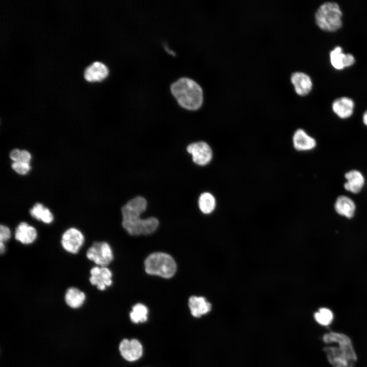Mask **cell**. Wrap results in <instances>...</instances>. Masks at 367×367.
<instances>
[{"instance_id": "cell-1", "label": "cell", "mask_w": 367, "mask_h": 367, "mask_svg": "<svg viewBox=\"0 0 367 367\" xmlns=\"http://www.w3.org/2000/svg\"><path fill=\"white\" fill-rule=\"evenodd\" d=\"M146 199L139 196L129 200L122 207V225L130 235H148L157 229L159 222L156 218H140L141 214L146 210Z\"/></svg>"}, {"instance_id": "cell-2", "label": "cell", "mask_w": 367, "mask_h": 367, "mask_svg": "<svg viewBox=\"0 0 367 367\" xmlns=\"http://www.w3.org/2000/svg\"><path fill=\"white\" fill-rule=\"evenodd\" d=\"M171 91L179 104L186 109L196 110L202 104V89L191 78L184 77L178 79L172 84Z\"/></svg>"}, {"instance_id": "cell-3", "label": "cell", "mask_w": 367, "mask_h": 367, "mask_svg": "<svg viewBox=\"0 0 367 367\" xmlns=\"http://www.w3.org/2000/svg\"><path fill=\"white\" fill-rule=\"evenodd\" d=\"M335 345H327L323 348L326 358L332 367H355L357 355L349 337L338 339Z\"/></svg>"}, {"instance_id": "cell-4", "label": "cell", "mask_w": 367, "mask_h": 367, "mask_svg": "<svg viewBox=\"0 0 367 367\" xmlns=\"http://www.w3.org/2000/svg\"><path fill=\"white\" fill-rule=\"evenodd\" d=\"M343 13L339 5L334 2L322 4L315 13L317 25L322 30L334 32L340 29L343 25Z\"/></svg>"}, {"instance_id": "cell-5", "label": "cell", "mask_w": 367, "mask_h": 367, "mask_svg": "<svg viewBox=\"0 0 367 367\" xmlns=\"http://www.w3.org/2000/svg\"><path fill=\"white\" fill-rule=\"evenodd\" d=\"M145 272L150 275L170 278L176 271V264L173 257L163 252H154L144 260Z\"/></svg>"}, {"instance_id": "cell-6", "label": "cell", "mask_w": 367, "mask_h": 367, "mask_svg": "<svg viewBox=\"0 0 367 367\" xmlns=\"http://www.w3.org/2000/svg\"><path fill=\"white\" fill-rule=\"evenodd\" d=\"M86 256L100 267H107L113 259L110 245L106 242H95L87 251Z\"/></svg>"}, {"instance_id": "cell-7", "label": "cell", "mask_w": 367, "mask_h": 367, "mask_svg": "<svg viewBox=\"0 0 367 367\" xmlns=\"http://www.w3.org/2000/svg\"><path fill=\"white\" fill-rule=\"evenodd\" d=\"M85 241L84 235L78 229L71 227L67 229L62 234L61 245L63 248L67 252L77 253Z\"/></svg>"}, {"instance_id": "cell-8", "label": "cell", "mask_w": 367, "mask_h": 367, "mask_svg": "<svg viewBox=\"0 0 367 367\" xmlns=\"http://www.w3.org/2000/svg\"><path fill=\"white\" fill-rule=\"evenodd\" d=\"M187 151L192 155L193 161L200 166L208 164L212 159L213 152L209 145L203 141L194 142L187 147Z\"/></svg>"}, {"instance_id": "cell-9", "label": "cell", "mask_w": 367, "mask_h": 367, "mask_svg": "<svg viewBox=\"0 0 367 367\" xmlns=\"http://www.w3.org/2000/svg\"><path fill=\"white\" fill-rule=\"evenodd\" d=\"M119 349L122 357L128 361L138 360L143 354L142 345L136 339H124L120 343Z\"/></svg>"}, {"instance_id": "cell-10", "label": "cell", "mask_w": 367, "mask_h": 367, "mask_svg": "<svg viewBox=\"0 0 367 367\" xmlns=\"http://www.w3.org/2000/svg\"><path fill=\"white\" fill-rule=\"evenodd\" d=\"M89 281L93 285L100 291L104 290L112 283V273L106 267L95 266L90 270Z\"/></svg>"}, {"instance_id": "cell-11", "label": "cell", "mask_w": 367, "mask_h": 367, "mask_svg": "<svg viewBox=\"0 0 367 367\" xmlns=\"http://www.w3.org/2000/svg\"><path fill=\"white\" fill-rule=\"evenodd\" d=\"M330 63L336 70H342L350 67L355 63L354 56L351 54H345L339 46L335 47L329 53Z\"/></svg>"}, {"instance_id": "cell-12", "label": "cell", "mask_w": 367, "mask_h": 367, "mask_svg": "<svg viewBox=\"0 0 367 367\" xmlns=\"http://www.w3.org/2000/svg\"><path fill=\"white\" fill-rule=\"evenodd\" d=\"M355 103L352 99L348 97H340L332 102L333 112L341 119L350 117L354 112Z\"/></svg>"}, {"instance_id": "cell-13", "label": "cell", "mask_w": 367, "mask_h": 367, "mask_svg": "<svg viewBox=\"0 0 367 367\" xmlns=\"http://www.w3.org/2000/svg\"><path fill=\"white\" fill-rule=\"evenodd\" d=\"M291 82L294 86L297 94L305 96L308 94L312 88V82L310 77L302 72H296L292 74Z\"/></svg>"}, {"instance_id": "cell-14", "label": "cell", "mask_w": 367, "mask_h": 367, "mask_svg": "<svg viewBox=\"0 0 367 367\" xmlns=\"http://www.w3.org/2000/svg\"><path fill=\"white\" fill-rule=\"evenodd\" d=\"M14 237L16 240L23 244L33 243L37 239L36 228L25 222L20 223L15 228Z\"/></svg>"}, {"instance_id": "cell-15", "label": "cell", "mask_w": 367, "mask_h": 367, "mask_svg": "<svg viewBox=\"0 0 367 367\" xmlns=\"http://www.w3.org/2000/svg\"><path fill=\"white\" fill-rule=\"evenodd\" d=\"M295 148L298 151H309L314 149L317 145L315 139L302 129H297L293 137Z\"/></svg>"}, {"instance_id": "cell-16", "label": "cell", "mask_w": 367, "mask_h": 367, "mask_svg": "<svg viewBox=\"0 0 367 367\" xmlns=\"http://www.w3.org/2000/svg\"><path fill=\"white\" fill-rule=\"evenodd\" d=\"M109 72V69L104 64L95 61L86 68L84 76L88 81H99L106 78Z\"/></svg>"}, {"instance_id": "cell-17", "label": "cell", "mask_w": 367, "mask_h": 367, "mask_svg": "<svg viewBox=\"0 0 367 367\" xmlns=\"http://www.w3.org/2000/svg\"><path fill=\"white\" fill-rule=\"evenodd\" d=\"M345 177L347 181L344 187L347 191L354 194L361 191L364 184V178L360 171L356 170L349 171L345 174Z\"/></svg>"}, {"instance_id": "cell-18", "label": "cell", "mask_w": 367, "mask_h": 367, "mask_svg": "<svg viewBox=\"0 0 367 367\" xmlns=\"http://www.w3.org/2000/svg\"><path fill=\"white\" fill-rule=\"evenodd\" d=\"M189 306L192 315L196 318L208 313L212 308L211 304L204 297L195 296L189 299Z\"/></svg>"}, {"instance_id": "cell-19", "label": "cell", "mask_w": 367, "mask_h": 367, "mask_svg": "<svg viewBox=\"0 0 367 367\" xmlns=\"http://www.w3.org/2000/svg\"><path fill=\"white\" fill-rule=\"evenodd\" d=\"M334 207L338 214L348 218L353 216L355 211V204L354 201L349 197L344 195L337 197Z\"/></svg>"}, {"instance_id": "cell-20", "label": "cell", "mask_w": 367, "mask_h": 367, "mask_svg": "<svg viewBox=\"0 0 367 367\" xmlns=\"http://www.w3.org/2000/svg\"><path fill=\"white\" fill-rule=\"evenodd\" d=\"M86 299L85 293L80 289L75 287L68 288L65 294L66 303L72 308L80 307Z\"/></svg>"}, {"instance_id": "cell-21", "label": "cell", "mask_w": 367, "mask_h": 367, "mask_svg": "<svg viewBox=\"0 0 367 367\" xmlns=\"http://www.w3.org/2000/svg\"><path fill=\"white\" fill-rule=\"evenodd\" d=\"M30 213L33 218L46 224H50L54 220V216L50 210L39 203H36Z\"/></svg>"}, {"instance_id": "cell-22", "label": "cell", "mask_w": 367, "mask_h": 367, "mask_svg": "<svg viewBox=\"0 0 367 367\" xmlns=\"http://www.w3.org/2000/svg\"><path fill=\"white\" fill-rule=\"evenodd\" d=\"M216 204V199L212 194L204 192L199 196L198 206L203 214H209L212 213L215 208Z\"/></svg>"}, {"instance_id": "cell-23", "label": "cell", "mask_w": 367, "mask_h": 367, "mask_svg": "<svg viewBox=\"0 0 367 367\" xmlns=\"http://www.w3.org/2000/svg\"><path fill=\"white\" fill-rule=\"evenodd\" d=\"M315 321L320 326L323 327L330 326L334 320V314L329 308L322 307L319 309L314 314Z\"/></svg>"}, {"instance_id": "cell-24", "label": "cell", "mask_w": 367, "mask_h": 367, "mask_svg": "<svg viewBox=\"0 0 367 367\" xmlns=\"http://www.w3.org/2000/svg\"><path fill=\"white\" fill-rule=\"evenodd\" d=\"M148 309L141 303H137L132 307L129 316L132 322L134 323L145 322L147 320Z\"/></svg>"}, {"instance_id": "cell-25", "label": "cell", "mask_w": 367, "mask_h": 367, "mask_svg": "<svg viewBox=\"0 0 367 367\" xmlns=\"http://www.w3.org/2000/svg\"><path fill=\"white\" fill-rule=\"evenodd\" d=\"M12 169L19 174H25L30 170L29 164L21 162H14L12 165Z\"/></svg>"}, {"instance_id": "cell-26", "label": "cell", "mask_w": 367, "mask_h": 367, "mask_svg": "<svg viewBox=\"0 0 367 367\" xmlns=\"http://www.w3.org/2000/svg\"><path fill=\"white\" fill-rule=\"evenodd\" d=\"M10 228L6 225L1 224L0 226V242L5 243L11 238Z\"/></svg>"}, {"instance_id": "cell-27", "label": "cell", "mask_w": 367, "mask_h": 367, "mask_svg": "<svg viewBox=\"0 0 367 367\" xmlns=\"http://www.w3.org/2000/svg\"><path fill=\"white\" fill-rule=\"evenodd\" d=\"M21 153V151L18 149H13L10 153V157L14 162H18L20 158Z\"/></svg>"}, {"instance_id": "cell-28", "label": "cell", "mask_w": 367, "mask_h": 367, "mask_svg": "<svg viewBox=\"0 0 367 367\" xmlns=\"http://www.w3.org/2000/svg\"><path fill=\"white\" fill-rule=\"evenodd\" d=\"M31 159V154L28 151L26 150H22L20 158L18 162L29 164Z\"/></svg>"}, {"instance_id": "cell-29", "label": "cell", "mask_w": 367, "mask_h": 367, "mask_svg": "<svg viewBox=\"0 0 367 367\" xmlns=\"http://www.w3.org/2000/svg\"><path fill=\"white\" fill-rule=\"evenodd\" d=\"M6 249V247L4 243L2 242H0V253L1 254H3Z\"/></svg>"}, {"instance_id": "cell-30", "label": "cell", "mask_w": 367, "mask_h": 367, "mask_svg": "<svg viewBox=\"0 0 367 367\" xmlns=\"http://www.w3.org/2000/svg\"><path fill=\"white\" fill-rule=\"evenodd\" d=\"M362 121L364 124L367 126V110L363 113Z\"/></svg>"}]
</instances>
